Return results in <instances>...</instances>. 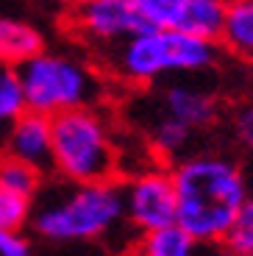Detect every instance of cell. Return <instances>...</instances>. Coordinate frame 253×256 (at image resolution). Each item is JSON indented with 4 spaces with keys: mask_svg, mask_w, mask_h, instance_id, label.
<instances>
[{
    "mask_svg": "<svg viewBox=\"0 0 253 256\" xmlns=\"http://www.w3.org/2000/svg\"><path fill=\"white\" fill-rule=\"evenodd\" d=\"M176 186V223L198 242H222L248 200V178L240 162L220 150H192L170 164Z\"/></svg>",
    "mask_w": 253,
    "mask_h": 256,
    "instance_id": "6da1fadb",
    "label": "cell"
},
{
    "mask_svg": "<svg viewBox=\"0 0 253 256\" xmlns=\"http://www.w3.org/2000/svg\"><path fill=\"white\" fill-rule=\"evenodd\" d=\"M56 178V176H53ZM128 223L122 181H72L56 178L39 190L34 198L31 228L34 234L50 242H84V240H103Z\"/></svg>",
    "mask_w": 253,
    "mask_h": 256,
    "instance_id": "7a4b0ae2",
    "label": "cell"
},
{
    "mask_svg": "<svg viewBox=\"0 0 253 256\" xmlns=\"http://www.w3.org/2000/svg\"><path fill=\"white\" fill-rule=\"evenodd\" d=\"M220 42L203 39L178 28H156L122 39L103 56L108 58V70L131 86H153L167 76H192L206 72L220 64Z\"/></svg>",
    "mask_w": 253,
    "mask_h": 256,
    "instance_id": "3957f363",
    "label": "cell"
},
{
    "mask_svg": "<svg viewBox=\"0 0 253 256\" xmlns=\"http://www.w3.org/2000/svg\"><path fill=\"white\" fill-rule=\"evenodd\" d=\"M50 176L72 184L112 181L120 170V142L98 106H81L50 117Z\"/></svg>",
    "mask_w": 253,
    "mask_h": 256,
    "instance_id": "277c9868",
    "label": "cell"
},
{
    "mask_svg": "<svg viewBox=\"0 0 253 256\" xmlns=\"http://www.w3.org/2000/svg\"><path fill=\"white\" fill-rule=\"evenodd\" d=\"M26 109L39 114H62L81 106H95L103 95V78L81 56L44 48L17 67Z\"/></svg>",
    "mask_w": 253,
    "mask_h": 256,
    "instance_id": "5b68a950",
    "label": "cell"
},
{
    "mask_svg": "<svg viewBox=\"0 0 253 256\" xmlns=\"http://www.w3.org/2000/svg\"><path fill=\"white\" fill-rule=\"evenodd\" d=\"M122 195L128 226L136 234L176 223L178 206L170 164H150L140 173H131L122 181Z\"/></svg>",
    "mask_w": 253,
    "mask_h": 256,
    "instance_id": "8992f818",
    "label": "cell"
},
{
    "mask_svg": "<svg viewBox=\"0 0 253 256\" xmlns=\"http://www.w3.org/2000/svg\"><path fill=\"white\" fill-rule=\"evenodd\" d=\"M70 26L81 39L106 53L122 39L145 31L148 22L131 0H76Z\"/></svg>",
    "mask_w": 253,
    "mask_h": 256,
    "instance_id": "52a82bcc",
    "label": "cell"
},
{
    "mask_svg": "<svg viewBox=\"0 0 253 256\" xmlns=\"http://www.w3.org/2000/svg\"><path fill=\"white\" fill-rule=\"evenodd\" d=\"M0 150L17 156V159L34 164L36 170L50 176V150H53V126L48 114L39 112H20L8 126Z\"/></svg>",
    "mask_w": 253,
    "mask_h": 256,
    "instance_id": "ba28073f",
    "label": "cell"
},
{
    "mask_svg": "<svg viewBox=\"0 0 253 256\" xmlns=\"http://www.w3.org/2000/svg\"><path fill=\"white\" fill-rule=\"evenodd\" d=\"M158 112L181 120L192 131H209L220 117V100L209 90L195 86V84H167L153 100Z\"/></svg>",
    "mask_w": 253,
    "mask_h": 256,
    "instance_id": "9c48e42d",
    "label": "cell"
},
{
    "mask_svg": "<svg viewBox=\"0 0 253 256\" xmlns=\"http://www.w3.org/2000/svg\"><path fill=\"white\" fill-rule=\"evenodd\" d=\"M148 131V148L153 150V156L162 159V164H176L178 159L192 154V145L198 140V131H192L190 126H184L181 120L164 114L153 106V117L145 126Z\"/></svg>",
    "mask_w": 253,
    "mask_h": 256,
    "instance_id": "30bf717a",
    "label": "cell"
},
{
    "mask_svg": "<svg viewBox=\"0 0 253 256\" xmlns=\"http://www.w3.org/2000/svg\"><path fill=\"white\" fill-rule=\"evenodd\" d=\"M39 50H44L42 28L17 14H0V62L20 67Z\"/></svg>",
    "mask_w": 253,
    "mask_h": 256,
    "instance_id": "8fae6325",
    "label": "cell"
},
{
    "mask_svg": "<svg viewBox=\"0 0 253 256\" xmlns=\"http://www.w3.org/2000/svg\"><path fill=\"white\" fill-rule=\"evenodd\" d=\"M198 248H200V242L190 231H184L178 223H172L164 228L136 234L128 256H195Z\"/></svg>",
    "mask_w": 253,
    "mask_h": 256,
    "instance_id": "7c38bea8",
    "label": "cell"
},
{
    "mask_svg": "<svg viewBox=\"0 0 253 256\" xmlns=\"http://www.w3.org/2000/svg\"><path fill=\"white\" fill-rule=\"evenodd\" d=\"M217 42L226 53L253 62V0H236L226 6V20Z\"/></svg>",
    "mask_w": 253,
    "mask_h": 256,
    "instance_id": "4fadbf2b",
    "label": "cell"
},
{
    "mask_svg": "<svg viewBox=\"0 0 253 256\" xmlns=\"http://www.w3.org/2000/svg\"><path fill=\"white\" fill-rule=\"evenodd\" d=\"M222 20H226V6L220 0H186L176 20V28L217 42L222 31Z\"/></svg>",
    "mask_w": 253,
    "mask_h": 256,
    "instance_id": "5bb4252c",
    "label": "cell"
},
{
    "mask_svg": "<svg viewBox=\"0 0 253 256\" xmlns=\"http://www.w3.org/2000/svg\"><path fill=\"white\" fill-rule=\"evenodd\" d=\"M44 178H48V173L6 154V150H0V186L3 190H12L17 195H26V198H36L39 190L44 186Z\"/></svg>",
    "mask_w": 253,
    "mask_h": 256,
    "instance_id": "9a60e30c",
    "label": "cell"
},
{
    "mask_svg": "<svg viewBox=\"0 0 253 256\" xmlns=\"http://www.w3.org/2000/svg\"><path fill=\"white\" fill-rule=\"evenodd\" d=\"M20 112H26V98H22V84H20L17 67L0 62V145L6 136L8 126Z\"/></svg>",
    "mask_w": 253,
    "mask_h": 256,
    "instance_id": "2e32d148",
    "label": "cell"
},
{
    "mask_svg": "<svg viewBox=\"0 0 253 256\" xmlns=\"http://www.w3.org/2000/svg\"><path fill=\"white\" fill-rule=\"evenodd\" d=\"M222 245H226V250L231 256H253V198L250 195L242 204V209L234 218L231 228L226 231Z\"/></svg>",
    "mask_w": 253,
    "mask_h": 256,
    "instance_id": "e0dca14e",
    "label": "cell"
},
{
    "mask_svg": "<svg viewBox=\"0 0 253 256\" xmlns=\"http://www.w3.org/2000/svg\"><path fill=\"white\" fill-rule=\"evenodd\" d=\"M31 212L34 198H26V195H17V192L0 186V228L22 231L31 223Z\"/></svg>",
    "mask_w": 253,
    "mask_h": 256,
    "instance_id": "ac0fdd59",
    "label": "cell"
},
{
    "mask_svg": "<svg viewBox=\"0 0 253 256\" xmlns=\"http://www.w3.org/2000/svg\"><path fill=\"white\" fill-rule=\"evenodd\" d=\"M131 3L145 17L148 26L176 28V20H178V14H181L186 0H131Z\"/></svg>",
    "mask_w": 253,
    "mask_h": 256,
    "instance_id": "d6986e66",
    "label": "cell"
},
{
    "mask_svg": "<svg viewBox=\"0 0 253 256\" xmlns=\"http://www.w3.org/2000/svg\"><path fill=\"white\" fill-rule=\"evenodd\" d=\"M236 145H242L248 154H253V98L245 100L240 109L234 112V122H231Z\"/></svg>",
    "mask_w": 253,
    "mask_h": 256,
    "instance_id": "ffe728a7",
    "label": "cell"
},
{
    "mask_svg": "<svg viewBox=\"0 0 253 256\" xmlns=\"http://www.w3.org/2000/svg\"><path fill=\"white\" fill-rule=\"evenodd\" d=\"M0 256H34L31 242L22 231H6L0 228Z\"/></svg>",
    "mask_w": 253,
    "mask_h": 256,
    "instance_id": "44dd1931",
    "label": "cell"
},
{
    "mask_svg": "<svg viewBox=\"0 0 253 256\" xmlns=\"http://www.w3.org/2000/svg\"><path fill=\"white\" fill-rule=\"evenodd\" d=\"M195 256H231V254L226 250L222 242H200V248H198Z\"/></svg>",
    "mask_w": 253,
    "mask_h": 256,
    "instance_id": "7402d4cb",
    "label": "cell"
},
{
    "mask_svg": "<svg viewBox=\"0 0 253 256\" xmlns=\"http://www.w3.org/2000/svg\"><path fill=\"white\" fill-rule=\"evenodd\" d=\"M222 6H231V3H236V0H220Z\"/></svg>",
    "mask_w": 253,
    "mask_h": 256,
    "instance_id": "603a6c76",
    "label": "cell"
}]
</instances>
